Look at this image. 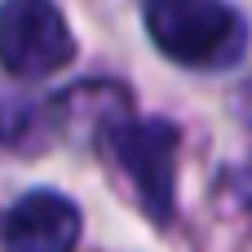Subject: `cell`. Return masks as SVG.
I'll use <instances>...</instances> for the list:
<instances>
[{
    "label": "cell",
    "instance_id": "2",
    "mask_svg": "<svg viewBox=\"0 0 252 252\" xmlns=\"http://www.w3.org/2000/svg\"><path fill=\"white\" fill-rule=\"evenodd\" d=\"M71 58L75 40L53 0H0V66L9 75L40 80Z\"/></svg>",
    "mask_w": 252,
    "mask_h": 252
},
{
    "label": "cell",
    "instance_id": "3",
    "mask_svg": "<svg viewBox=\"0 0 252 252\" xmlns=\"http://www.w3.org/2000/svg\"><path fill=\"white\" fill-rule=\"evenodd\" d=\"M106 146L115 164L128 173L133 190L142 195V208L155 221H168L173 213V164H177V128L168 120H120L106 133Z\"/></svg>",
    "mask_w": 252,
    "mask_h": 252
},
{
    "label": "cell",
    "instance_id": "1",
    "mask_svg": "<svg viewBox=\"0 0 252 252\" xmlns=\"http://www.w3.org/2000/svg\"><path fill=\"white\" fill-rule=\"evenodd\" d=\"M155 49L182 66H235L248 49V27L226 0H142Z\"/></svg>",
    "mask_w": 252,
    "mask_h": 252
},
{
    "label": "cell",
    "instance_id": "4",
    "mask_svg": "<svg viewBox=\"0 0 252 252\" xmlns=\"http://www.w3.org/2000/svg\"><path fill=\"white\" fill-rule=\"evenodd\" d=\"M75 244L80 208L58 190H31L4 217V252H71Z\"/></svg>",
    "mask_w": 252,
    "mask_h": 252
},
{
    "label": "cell",
    "instance_id": "5",
    "mask_svg": "<svg viewBox=\"0 0 252 252\" xmlns=\"http://www.w3.org/2000/svg\"><path fill=\"white\" fill-rule=\"evenodd\" d=\"M248 115H252V89H248Z\"/></svg>",
    "mask_w": 252,
    "mask_h": 252
}]
</instances>
